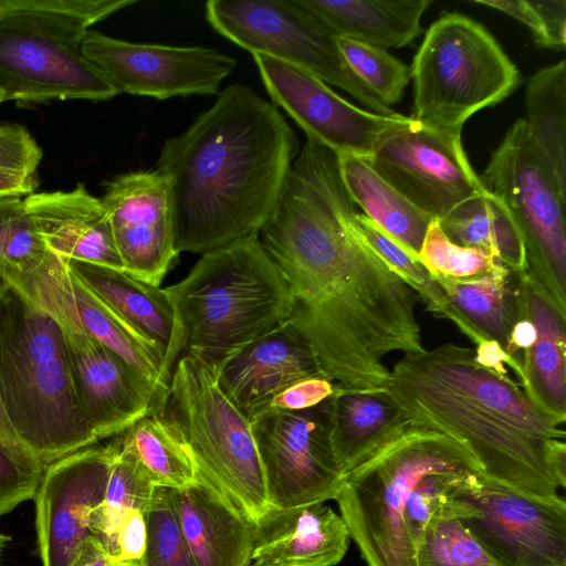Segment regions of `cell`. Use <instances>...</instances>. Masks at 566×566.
Returning <instances> with one entry per match:
<instances>
[{"label": "cell", "mask_w": 566, "mask_h": 566, "mask_svg": "<svg viewBox=\"0 0 566 566\" xmlns=\"http://www.w3.org/2000/svg\"><path fill=\"white\" fill-rule=\"evenodd\" d=\"M337 156L306 138L259 240L291 294L290 323L338 386L387 390L392 352L421 353L419 300L358 229Z\"/></svg>", "instance_id": "6da1fadb"}, {"label": "cell", "mask_w": 566, "mask_h": 566, "mask_svg": "<svg viewBox=\"0 0 566 566\" xmlns=\"http://www.w3.org/2000/svg\"><path fill=\"white\" fill-rule=\"evenodd\" d=\"M297 155L279 108L233 84L161 149L178 253L206 254L259 237Z\"/></svg>", "instance_id": "7a4b0ae2"}, {"label": "cell", "mask_w": 566, "mask_h": 566, "mask_svg": "<svg viewBox=\"0 0 566 566\" xmlns=\"http://www.w3.org/2000/svg\"><path fill=\"white\" fill-rule=\"evenodd\" d=\"M387 391L407 419L459 441L482 473L545 497L566 484L565 422L514 382L451 343L405 354Z\"/></svg>", "instance_id": "3957f363"}, {"label": "cell", "mask_w": 566, "mask_h": 566, "mask_svg": "<svg viewBox=\"0 0 566 566\" xmlns=\"http://www.w3.org/2000/svg\"><path fill=\"white\" fill-rule=\"evenodd\" d=\"M0 399L19 440L45 468L98 442L80 410L59 323L1 277Z\"/></svg>", "instance_id": "277c9868"}, {"label": "cell", "mask_w": 566, "mask_h": 566, "mask_svg": "<svg viewBox=\"0 0 566 566\" xmlns=\"http://www.w3.org/2000/svg\"><path fill=\"white\" fill-rule=\"evenodd\" d=\"M164 291L174 308L180 356L195 355L214 375L291 315L289 286L259 237L202 254L184 280Z\"/></svg>", "instance_id": "5b68a950"}, {"label": "cell", "mask_w": 566, "mask_h": 566, "mask_svg": "<svg viewBox=\"0 0 566 566\" xmlns=\"http://www.w3.org/2000/svg\"><path fill=\"white\" fill-rule=\"evenodd\" d=\"M444 471L481 469L454 438L408 420L345 472L335 500L367 566H417L405 514L419 483Z\"/></svg>", "instance_id": "8992f818"}, {"label": "cell", "mask_w": 566, "mask_h": 566, "mask_svg": "<svg viewBox=\"0 0 566 566\" xmlns=\"http://www.w3.org/2000/svg\"><path fill=\"white\" fill-rule=\"evenodd\" d=\"M136 0H7L0 7L4 101L109 99L118 93L83 56L93 24Z\"/></svg>", "instance_id": "52a82bcc"}, {"label": "cell", "mask_w": 566, "mask_h": 566, "mask_svg": "<svg viewBox=\"0 0 566 566\" xmlns=\"http://www.w3.org/2000/svg\"><path fill=\"white\" fill-rule=\"evenodd\" d=\"M163 416L198 473L255 526L271 505L251 422L195 355L185 353L178 358Z\"/></svg>", "instance_id": "ba28073f"}, {"label": "cell", "mask_w": 566, "mask_h": 566, "mask_svg": "<svg viewBox=\"0 0 566 566\" xmlns=\"http://www.w3.org/2000/svg\"><path fill=\"white\" fill-rule=\"evenodd\" d=\"M410 75L413 119L461 135L476 112L496 105L518 85L515 64L480 23L460 13L434 21L418 49Z\"/></svg>", "instance_id": "9c48e42d"}, {"label": "cell", "mask_w": 566, "mask_h": 566, "mask_svg": "<svg viewBox=\"0 0 566 566\" xmlns=\"http://www.w3.org/2000/svg\"><path fill=\"white\" fill-rule=\"evenodd\" d=\"M480 180L510 210L528 271L566 313V191L534 146L524 118L509 128Z\"/></svg>", "instance_id": "30bf717a"}, {"label": "cell", "mask_w": 566, "mask_h": 566, "mask_svg": "<svg viewBox=\"0 0 566 566\" xmlns=\"http://www.w3.org/2000/svg\"><path fill=\"white\" fill-rule=\"evenodd\" d=\"M205 10L218 33L252 54L297 66L346 91L369 112L398 114L354 74L337 38L301 0H210Z\"/></svg>", "instance_id": "8fae6325"}, {"label": "cell", "mask_w": 566, "mask_h": 566, "mask_svg": "<svg viewBox=\"0 0 566 566\" xmlns=\"http://www.w3.org/2000/svg\"><path fill=\"white\" fill-rule=\"evenodd\" d=\"M496 566H566V503L493 480L482 472L447 496Z\"/></svg>", "instance_id": "7c38bea8"}, {"label": "cell", "mask_w": 566, "mask_h": 566, "mask_svg": "<svg viewBox=\"0 0 566 566\" xmlns=\"http://www.w3.org/2000/svg\"><path fill=\"white\" fill-rule=\"evenodd\" d=\"M335 391L311 408L265 410L250 421L271 509L335 500L345 474L332 441Z\"/></svg>", "instance_id": "4fadbf2b"}, {"label": "cell", "mask_w": 566, "mask_h": 566, "mask_svg": "<svg viewBox=\"0 0 566 566\" xmlns=\"http://www.w3.org/2000/svg\"><path fill=\"white\" fill-rule=\"evenodd\" d=\"M366 160L407 200L436 220L486 190L469 163L461 135L416 119L386 135Z\"/></svg>", "instance_id": "5bb4252c"}, {"label": "cell", "mask_w": 566, "mask_h": 566, "mask_svg": "<svg viewBox=\"0 0 566 566\" xmlns=\"http://www.w3.org/2000/svg\"><path fill=\"white\" fill-rule=\"evenodd\" d=\"M83 56L119 93L167 99L219 94L237 61L216 49L134 43L88 30Z\"/></svg>", "instance_id": "9a60e30c"}, {"label": "cell", "mask_w": 566, "mask_h": 566, "mask_svg": "<svg viewBox=\"0 0 566 566\" xmlns=\"http://www.w3.org/2000/svg\"><path fill=\"white\" fill-rule=\"evenodd\" d=\"M52 316H62L97 339L153 391L165 410L171 374L161 353L112 312L51 251L36 268L2 277Z\"/></svg>", "instance_id": "2e32d148"}, {"label": "cell", "mask_w": 566, "mask_h": 566, "mask_svg": "<svg viewBox=\"0 0 566 566\" xmlns=\"http://www.w3.org/2000/svg\"><path fill=\"white\" fill-rule=\"evenodd\" d=\"M274 105L282 107L311 138L336 155L368 158L391 132L415 122L382 116L353 105L313 74L264 54H252Z\"/></svg>", "instance_id": "e0dca14e"}, {"label": "cell", "mask_w": 566, "mask_h": 566, "mask_svg": "<svg viewBox=\"0 0 566 566\" xmlns=\"http://www.w3.org/2000/svg\"><path fill=\"white\" fill-rule=\"evenodd\" d=\"M115 454L113 441L91 446L46 467L34 497L42 566H71L92 536V511L104 500Z\"/></svg>", "instance_id": "ac0fdd59"}, {"label": "cell", "mask_w": 566, "mask_h": 566, "mask_svg": "<svg viewBox=\"0 0 566 566\" xmlns=\"http://www.w3.org/2000/svg\"><path fill=\"white\" fill-rule=\"evenodd\" d=\"M52 316V315H51ZM59 323L80 410L97 441L164 410L149 387L112 350L62 316Z\"/></svg>", "instance_id": "d6986e66"}, {"label": "cell", "mask_w": 566, "mask_h": 566, "mask_svg": "<svg viewBox=\"0 0 566 566\" xmlns=\"http://www.w3.org/2000/svg\"><path fill=\"white\" fill-rule=\"evenodd\" d=\"M101 200L124 270L159 286L179 254L167 179L157 169L126 172L107 184Z\"/></svg>", "instance_id": "ffe728a7"}, {"label": "cell", "mask_w": 566, "mask_h": 566, "mask_svg": "<svg viewBox=\"0 0 566 566\" xmlns=\"http://www.w3.org/2000/svg\"><path fill=\"white\" fill-rule=\"evenodd\" d=\"M319 377L325 378L311 345L287 322L243 347L216 375L221 391L249 421L291 385Z\"/></svg>", "instance_id": "44dd1931"}, {"label": "cell", "mask_w": 566, "mask_h": 566, "mask_svg": "<svg viewBox=\"0 0 566 566\" xmlns=\"http://www.w3.org/2000/svg\"><path fill=\"white\" fill-rule=\"evenodd\" d=\"M23 202L46 248L56 256L124 270L108 213L101 198L82 184L70 191L33 192Z\"/></svg>", "instance_id": "7402d4cb"}, {"label": "cell", "mask_w": 566, "mask_h": 566, "mask_svg": "<svg viewBox=\"0 0 566 566\" xmlns=\"http://www.w3.org/2000/svg\"><path fill=\"white\" fill-rule=\"evenodd\" d=\"M349 532L324 502L271 511L253 526L256 566H335L346 554Z\"/></svg>", "instance_id": "603a6c76"}, {"label": "cell", "mask_w": 566, "mask_h": 566, "mask_svg": "<svg viewBox=\"0 0 566 566\" xmlns=\"http://www.w3.org/2000/svg\"><path fill=\"white\" fill-rule=\"evenodd\" d=\"M521 311L535 327V339L521 356L520 384L551 416L566 420V313L527 270L515 273Z\"/></svg>", "instance_id": "cb8c5ba5"}, {"label": "cell", "mask_w": 566, "mask_h": 566, "mask_svg": "<svg viewBox=\"0 0 566 566\" xmlns=\"http://www.w3.org/2000/svg\"><path fill=\"white\" fill-rule=\"evenodd\" d=\"M170 494L195 566L252 563V524L210 482L198 473L192 484Z\"/></svg>", "instance_id": "d4e9b609"}, {"label": "cell", "mask_w": 566, "mask_h": 566, "mask_svg": "<svg viewBox=\"0 0 566 566\" xmlns=\"http://www.w3.org/2000/svg\"><path fill=\"white\" fill-rule=\"evenodd\" d=\"M63 261L99 301L161 353L172 375L180 353L174 308L164 289L124 270Z\"/></svg>", "instance_id": "484cf974"}, {"label": "cell", "mask_w": 566, "mask_h": 566, "mask_svg": "<svg viewBox=\"0 0 566 566\" xmlns=\"http://www.w3.org/2000/svg\"><path fill=\"white\" fill-rule=\"evenodd\" d=\"M433 279L446 296L441 318L452 321L475 345L493 342L506 354L520 316L515 273L499 263L479 276Z\"/></svg>", "instance_id": "4316f807"}, {"label": "cell", "mask_w": 566, "mask_h": 566, "mask_svg": "<svg viewBox=\"0 0 566 566\" xmlns=\"http://www.w3.org/2000/svg\"><path fill=\"white\" fill-rule=\"evenodd\" d=\"M336 36L401 48L422 33L420 19L431 0H301Z\"/></svg>", "instance_id": "83f0119b"}, {"label": "cell", "mask_w": 566, "mask_h": 566, "mask_svg": "<svg viewBox=\"0 0 566 566\" xmlns=\"http://www.w3.org/2000/svg\"><path fill=\"white\" fill-rule=\"evenodd\" d=\"M408 423L387 390H350L340 386L334 395L332 441L344 472Z\"/></svg>", "instance_id": "f1b7e54d"}, {"label": "cell", "mask_w": 566, "mask_h": 566, "mask_svg": "<svg viewBox=\"0 0 566 566\" xmlns=\"http://www.w3.org/2000/svg\"><path fill=\"white\" fill-rule=\"evenodd\" d=\"M336 156L342 181L352 201L388 235L418 256L433 219L387 182L366 158L354 154Z\"/></svg>", "instance_id": "f546056e"}, {"label": "cell", "mask_w": 566, "mask_h": 566, "mask_svg": "<svg viewBox=\"0 0 566 566\" xmlns=\"http://www.w3.org/2000/svg\"><path fill=\"white\" fill-rule=\"evenodd\" d=\"M438 222L453 243L490 250L514 273L528 270L521 231L504 202L489 190L463 201Z\"/></svg>", "instance_id": "4dcf8cb0"}, {"label": "cell", "mask_w": 566, "mask_h": 566, "mask_svg": "<svg viewBox=\"0 0 566 566\" xmlns=\"http://www.w3.org/2000/svg\"><path fill=\"white\" fill-rule=\"evenodd\" d=\"M525 125L530 138L566 191V62L545 66L528 80Z\"/></svg>", "instance_id": "1f68e13d"}, {"label": "cell", "mask_w": 566, "mask_h": 566, "mask_svg": "<svg viewBox=\"0 0 566 566\" xmlns=\"http://www.w3.org/2000/svg\"><path fill=\"white\" fill-rule=\"evenodd\" d=\"M115 438L155 488L184 489L198 478L188 450L163 415L145 416Z\"/></svg>", "instance_id": "d6a6232c"}, {"label": "cell", "mask_w": 566, "mask_h": 566, "mask_svg": "<svg viewBox=\"0 0 566 566\" xmlns=\"http://www.w3.org/2000/svg\"><path fill=\"white\" fill-rule=\"evenodd\" d=\"M417 566H496L467 530L458 505L444 499L431 514L416 549Z\"/></svg>", "instance_id": "836d02e7"}, {"label": "cell", "mask_w": 566, "mask_h": 566, "mask_svg": "<svg viewBox=\"0 0 566 566\" xmlns=\"http://www.w3.org/2000/svg\"><path fill=\"white\" fill-rule=\"evenodd\" d=\"M112 441L115 454L105 496L90 517L92 535L106 551L120 517L133 510L144 513L155 490L133 457L118 446L116 438Z\"/></svg>", "instance_id": "e575fe53"}, {"label": "cell", "mask_w": 566, "mask_h": 566, "mask_svg": "<svg viewBox=\"0 0 566 566\" xmlns=\"http://www.w3.org/2000/svg\"><path fill=\"white\" fill-rule=\"evenodd\" d=\"M49 252L23 199H0V277L36 268Z\"/></svg>", "instance_id": "d590c367"}, {"label": "cell", "mask_w": 566, "mask_h": 566, "mask_svg": "<svg viewBox=\"0 0 566 566\" xmlns=\"http://www.w3.org/2000/svg\"><path fill=\"white\" fill-rule=\"evenodd\" d=\"M338 48L354 74L387 106L399 102L409 83L410 67L385 49L337 38Z\"/></svg>", "instance_id": "8d00e7d4"}, {"label": "cell", "mask_w": 566, "mask_h": 566, "mask_svg": "<svg viewBox=\"0 0 566 566\" xmlns=\"http://www.w3.org/2000/svg\"><path fill=\"white\" fill-rule=\"evenodd\" d=\"M144 516L147 539L140 566H195L170 489L155 488Z\"/></svg>", "instance_id": "74e56055"}, {"label": "cell", "mask_w": 566, "mask_h": 566, "mask_svg": "<svg viewBox=\"0 0 566 566\" xmlns=\"http://www.w3.org/2000/svg\"><path fill=\"white\" fill-rule=\"evenodd\" d=\"M356 222L367 242L426 303L427 311L441 317L446 303L444 293L419 258L406 250L364 213H356Z\"/></svg>", "instance_id": "f35d334b"}, {"label": "cell", "mask_w": 566, "mask_h": 566, "mask_svg": "<svg viewBox=\"0 0 566 566\" xmlns=\"http://www.w3.org/2000/svg\"><path fill=\"white\" fill-rule=\"evenodd\" d=\"M418 258L432 277L446 279L479 276L502 263L490 250L453 243L436 219L428 227Z\"/></svg>", "instance_id": "ab89813d"}, {"label": "cell", "mask_w": 566, "mask_h": 566, "mask_svg": "<svg viewBox=\"0 0 566 566\" xmlns=\"http://www.w3.org/2000/svg\"><path fill=\"white\" fill-rule=\"evenodd\" d=\"M45 469L28 450L0 441V517L35 497Z\"/></svg>", "instance_id": "60d3db41"}, {"label": "cell", "mask_w": 566, "mask_h": 566, "mask_svg": "<svg viewBox=\"0 0 566 566\" xmlns=\"http://www.w3.org/2000/svg\"><path fill=\"white\" fill-rule=\"evenodd\" d=\"M42 149L18 124H0V169L35 175Z\"/></svg>", "instance_id": "b9f144b4"}, {"label": "cell", "mask_w": 566, "mask_h": 566, "mask_svg": "<svg viewBox=\"0 0 566 566\" xmlns=\"http://www.w3.org/2000/svg\"><path fill=\"white\" fill-rule=\"evenodd\" d=\"M146 539L144 513L128 511L120 517L107 552L119 566H140Z\"/></svg>", "instance_id": "7bdbcfd3"}, {"label": "cell", "mask_w": 566, "mask_h": 566, "mask_svg": "<svg viewBox=\"0 0 566 566\" xmlns=\"http://www.w3.org/2000/svg\"><path fill=\"white\" fill-rule=\"evenodd\" d=\"M337 387V384L324 377L304 379L284 389L270 402L266 410L311 408L333 395Z\"/></svg>", "instance_id": "ee69618b"}, {"label": "cell", "mask_w": 566, "mask_h": 566, "mask_svg": "<svg viewBox=\"0 0 566 566\" xmlns=\"http://www.w3.org/2000/svg\"><path fill=\"white\" fill-rule=\"evenodd\" d=\"M537 15L539 32L535 43L543 48L566 46V0H531Z\"/></svg>", "instance_id": "f6af8a7d"}, {"label": "cell", "mask_w": 566, "mask_h": 566, "mask_svg": "<svg viewBox=\"0 0 566 566\" xmlns=\"http://www.w3.org/2000/svg\"><path fill=\"white\" fill-rule=\"evenodd\" d=\"M36 187L35 175L0 169V199L25 198L33 193Z\"/></svg>", "instance_id": "bcb514c9"}, {"label": "cell", "mask_w": 566, "mask_h": 566, "mask_svg": "<svg viewBox=\"0 0 566 566\" xmlns=\"http://www.w3.org/2000/svg\"><path fill=\"white\" fill-rule=\"evenodd\" d=\"M71 566H119L106 548L92 535L90 536Z\"/></svg>", "instance_id": "7dc6e473"}, {"label": "cell", "mask_w": 566, "mask_h": 566, "mask_svg": "<svg viewBox=\"0 0 566 566\" xmlns=\"http://www.w3.org/2000/svg\"><path fill=\"white\" fill-rule=\"evenodd\" d=\"M0 441L14 449H25L14 432L0 399ZM27 450V449H25ZM29 451V450H28Z\"/></svg>", "instance_id": "c3c4849f"}, {"label": "cell", "mask_w": 566, "mask_h": 566, "mask_svg": "<svg viewBox=\"0 0 566 566\" xmlns=\"http://www.w3.org/2000/svg\"><path fill=\"white\" fill-rule=\"evenodd\" d=\"M10 539H11V537L9 535L0 533V562H1L2 552H3L7 543L10 542Z\"/></svg>", "instance_id": "681fc988"}, {"label": "cell", "mask_w": 566, "mask_h": 566, "mask_svg": "<svg viewBox=\"0 0 566 566\" xmlns=\"http://www.w3.org/2000/svg\"><path fill=\"white\" fill-rule=\"evenodd\" d=\"M4 101V95H3V92L0 87V103Z\"/></svg>", "instance_id": "f907efd6"}, {"label": "cell", "mask_w": 566, "mask_h": 566, "mask_svg": "<svg viewBox=\"0 0 566 566\" xmlns=\"http://www.w3.org/2000/svg\"><path fill=\"white\" fill-rule=\"evenodd\" d=\"M7 0H0V7L4 4Z\"/></svg>", "instance_id": "816d5d0a"}, {"label": "cell", "mask_w": 566, "mask_h": 566, "mask_svg": "<svg viewBox=\"0 0 566 566\" xmlns=\"http://www.w3.org/2000/svg\"><path fill=\"white\" fill-rule=\"evenodd\" d=\"M249 566H256V565H254L253 563H251Z\"/></svg>", "instance_id": "f5cc1de1"}]
</instances>
